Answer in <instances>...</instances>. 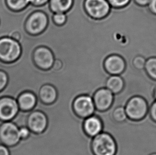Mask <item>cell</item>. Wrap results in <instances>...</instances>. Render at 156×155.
Segmentation results:
<instances>
[{"label":"cell","instance_id":"obj_1","mask_svg":"<svg viewBox=\"0 0 156 155\" xmlns=\"http://www.w3.org/2000/svg\"><path fill=\"white\" fill-rule=\"evenodd\" d=\"M91 147L95 155H115L117 151L116 141L107 132H101L94 136Z\"/></svg>","mask_w":156,"mask_h":155},{"label":"cell","instance_id":"obj_2","mask_svg":"<svg viewBox=\"0 0 156 155\" xmlns=\"http://www.w3.org/2000/svg\"><path fill=\"white\" fill-rule=\"evenodd\" d=\"M21 47L19 42L12 38H0V60L5 62H12L19 58Z\"/></svg>","mask_w":156,"mask_h":155},{"label":"cell","instance_id":"obj_3","mask_svg":"<svg viewBox=\"0 0 156 155\" xmlns=\"http://www.w3.org/2000/svg\"><path fill=\"white\" fill-rule=\"evenodd\" d=\"M125 109L129 119L140 120L146 115L149 107L145 99L136 96L131 98L128 101Z\"/></svg>","mask_w":156,"mask_h":155},{"label":"cell","instance_id":"obj_4","mask_svg":"<svg viewBox=\"0 0 156 155\" xmlns=\"http://www.w3.org/2000/svg\"><path fill=\"white\" fill-rule=\"evenodd\" d=\"M48 25V18L45 13L37 11L32 13L26 21L27 32L33 35L42 33Z\"/></svg>","mask_w":156,"mask_h":155},{"label":"cell","instance_id":"obj_5","mask_svg":"<svg viewBox=\"0 0 156 155\" xmlns=\"http://www.w3.org/2000/svg\"><path fill=\"white\" fill-rule=\"evenodd\" d=\"M73 109L76 115L83 119L93 115L96 110L93 97L87 95L77 97L74 100Z\"/></svg>","mask_w":156,"mask_h":155},{"label":"cell","instance_id":"obj_6","mask_svg":"<svg viewBox=\"0 0 156 155\" xmlns=\"http://www.w3.org/2000/svg\"><path fill=\"white\" fill-rule=\"evenodd\" d=\"M84 6L88 15L97 19L106 17L112 8L107 0H85Z\"/></svg>","mask_w":156,"mask_h":155},{"label":"cell","instance_id":"obj_7","mask_svg":"<svg viewBox=\"0 0 156 155\" xmlns=\"http://www.w3.org/2000/svg\"><path fill=\"white\" fill-rule=\"evenodd\" d=\"M0 138L5 145L16 146L21 140L19 127L14 123H5L0 128Z\"/></svg>","mask_w":156,"mask_h":155},{"label":"cell","instance_id":"obj_8","mask_svg":"<svg viewBox=\"0 0 156 155\" xmlns=\"http://www.w3.org/2000/svg\"><path fill=\"white\" fill-rule=\"evenodd\" d=\"M48 123L47 115L43 112L40 111H30L27 126L30 131L36 133L44 132L48 126Z\"/></svg>","mask_w":156,"mask_h":155},{"label":"cell","instance_id":"obj_9","mask_svg":"<svg viewBox=\"0 0 156 155\" xmlns=\"http://www.w3.org/2000/svg\"><path fill=\"white\" fill-rule=\"evenodd\" d=\"M19 111L17 100L10 97L0 99V119L9 121L15 118Z\"/></svg>","mask_w":156,"mask_h":155},{"label":"cell","instance_id":"obj_10","mask_svg":"<svg viewBox=\"0 0 156 155\" xmlns=\"http://www.w3.org/2000/svg\"><path fill=\"white\" fill-rule=\"evenodd\" d=\"M33 57L36 65L42 69H50L55 61V57L52 51L44 46L36 48L34 50Z\"/></svg>","mask_w":156,"mask_h":155},{"label":"cell","instance_id":"obj_11","mask_svg":"<svg viewBox=\"0 0 156 155\" xmlns=\"http://www.w3.org/2000/svg\"><path fill=\"white\" fill-rule=\"evenodd\" d=\"M114 94L107 88L98 90L93 97L95 109L99 111H105L112 106L114 101Z\"/></svg>","mask_w":156,"mask_h":155},{"label":"cell","instance_id":"obj_12","mask_svg":"<svg viewBox=\"0 0 156 155\" xmlns=\"http://www.w3.org/2000/svg\"><path fill=\"white\" fill-rule=\"evenodd\" d=\"M106 71L111 75H120L126 67V63L122 57L118 55H112L105 61Z\"/></svg>","mask_w":156,"mask_h":155},{"label":"cell","instance_id":"obj_13","mask_svg":"<svg viewBox=\"0 0 156 155\" xmlns=\"http://www.w3.org/2000/svg\"><path fill=\"white\" fill-rule=\"evenodd\" d=\"M83 127L87 135L92 138L103 131V124L101 120L94 114L85 119Z\"/></svg>","mask_w":156,"mask_h":155},{"label":"cell","instance_id":"obj_14","mask_svg":"<svg viewBox=\"0 0 156 155\" xmlns=\"http://www.w3.org/2000/svg\"><path fill=\"white\" fill-rule=\"evenodd\" d=\"M17 102L20 110L23 111H30L35 107L37 98L34 93L30 91H25L19 95Z\"/></svg>","mask_w":156,"mask_h":155},{"label":"cell","instance_id":"obj_15","mask_svg":"<svg viewBox=\"0 0 156 155\" xmlns=\"http://www.w3.org/2000/svg\"><path fill=\"white\" fill-rule=\"evenodd\" d=\"M39 96L42 102L46 104H51L56 101L58 93L54 86L51 84H45L41 88Z\"/></svg>","mask_w":156,"mask_h":155},{"label":"cell","instance_id":"obj_16","mask_svg":"<svg viewBox=\"0 0 156 155\" xmlns=\"http://www.w3.org/2000/svg\"><path fill=\"white\" fill-rule=\"evenodd\" d=\"M49 2L53 12L66 13L72 8L73 0H49Z\"/></svg>","mask_w":156,"mask_h":155},{"label":"cell","instance_id":"obj_17","mask_svg":"<svg viewBox=\"0 0 156 155\" xmlns=\"http://www.w3.org/2000/svg\"><path fill=\"white\" fill-rule=\"evenodd\" d=\"M124 87V81L119 75H112L107 81L106 88L114 94H118Z\"/></svg>","mask_w":156,"mask_h":155},{"label":"cell","instance_id":"obj_18","mask_svg":"<svg viewBox=\"0 0 156 155\" xmlns=\"http://www.w3.org/2000/svg\"><path fill=\"white\" fill-rule=\"evenodd\" d=\"M107 111L112 115V119L117 122L124 121L128 117L124 106L114 107L112 106Z\"/></svg>","mask_w":156,"mask_h":155},{"label":"cell","instance_id":"obj_19","mask_svg":"<svg viewBox=\"0 0 156 155\" xmlns=\"http://www.w3.org/2000/svg\"><path fill=\"white\" fill-rule=\"evenodd\" d=\"M6 3L11 10L18 11L26 8L30 3V0H6Z\"/></svg>","mask_w":156,"mask_h":155},{"label":"cell","instance_id":"obj_20","mask_svg":"<svg viewBox=\"0 0 156 155\" xmlns=\"http://www.w3.org/2000/svg\"><path fill=\"white\" fill-rule=\"evenodd\" d=\"M144 69L150 77L156 80V57H151L147 60Z\"/></svg>","mask_w":156,"mask_h":155},{"label":"cell","instance_id":"obj_21","mask_svg":"<svg viewBox=\"0 0 156 155\" xmlns=\"http://www.w3.org/2000/svg\"><path fill=\"white\" fill-rule=\"evenodd\" d=\"M53 19L55 23L58 25H63L66 21L67 17L65 13H54Z\"/></svg>","mask_w":156,"mask_h":155},{"label":"cell","instance_id":"obj_22","mask_svg":"<svg viewBox=\"0 0 156 155\" xmlns=\"http://www.w3.org/2000/svg\"><path fill=\"white\" fill-rule=\"evenodd\" d=\"M146 60L144 57L139 55L135 57L133 60V64L137 69L141 70L144 69L146 64Z\"/></svg>","mask_w":156,"mask_h":155},{"label":"cell","instance_id":"obj_23","mask_svg":"<svg viewBox=\"0 0 156 155\" xmlns=\"http://www.w3.org/2000/svg\"><path fill=\"white\" fill-rule=\"evenodd\" d=\"M131 0H107L110 5L113 8H122L129 4Z\"/></svg>","mask_w":156,"mask_h":155},{"label":"cell","instance_id":"obj_24","mask_svg":"<svg viewBox=\"0 0 156 155\" xmlns=\"http://www.w3.org/2000/svg\"><path fill=\"white\" fill-rule=\"evenodd\" d=\"M8 82V77L6 73L0 70V91L5 88Z\"/></svg>","mask_w":156,"mask_h":155},{"label":"cell","instance_id":"obj_25","mask_svg":"<svg viewBox=\"0 0 156 155\" xmlns=\"http://www.w3.org/2000/svg\"><path fill=\"white\" fill-rule=\"evenodd\" d=\"M30 130L27 126H23L19 128V134L21 138V140H24L28 138L30 134Z\"/></svg>","mask_w":156,"mask_h":155},{"label":"cell","instance_id":"obj_26","mask_svg":"<svg viewBox=\"0 0 156 155\" xmlns=\"http://www.w3.org/2000/svg\"><path fill=\"white\" fill-rule=\"evenodd\" d=\"M150 115L152 118V119L156 122V99L154 102L152 103L151 107L149 108Z\"/></svg>","mask_w":156,"mask_h":155},{"label":"cell","instance_id":"obj_27","mask_svg":"<svg viewBox=\"0 0 156 155\" xmlns=\"http://www.w3.org/2000/svg\"><path fill=\"white\" fill-rule=\"evenodd\" d=\"M62 67V63L60 61V60L56 57H55V61L54 63L53 64V68H54L55 70H59L61 69V67Z\"/></svg>","mask_w":156,"mask_h":155},{"label":"cell","instance_id":"obj_28","mask_svg":"<svg viewBox=\"0 0 156 155\" xmlns=\"http://www.w3.org/2000/svg\"><path fill=\"white\" fill-rule=\"evenodd\" d=\"M49 1V0H30V3L35 6H41Z\"/></svg>","mask_w":156,"mask_h":155},{"label":"cell","instance_id":"obj_29","mask_svg":"<svg viewBox=\"0 0 156 155\" xmlns=\"http://www.w3.org/2000/svg\"><path fill=\"white\" fill-rule=\"evenodd\" d=\"M148 6L152 12L156 14V0H150Z\"/></svg>","mask_w":156,"mask_h":155},{"label":"cell","instance_id":"obj_30","mask_svg":"<svg viewBox=\"0 0 156 155\" xmlns=\"http://www.w3.org/2000/svg\"><path fill=\"white\" fill-rule=\"evenodd\" d=\"M0 155H10L8 149L2 145H0Z\"/></svg>","mask_w":156,"mask_h":155},{"label":"cell","instance_id":"obj_31","mask_svg":"<svg viewBox=\"0 0 156 155\" xmlns=\"http://www.w3.org/2000/svg\"><path fill=\"white\" fill-rule=\"evenodd\" d=\"M135 2L140 5H147L149 3L150 0H134Z\"/></svg>","mask_w":156,"mask_h":155},{"label":"cell","instance_id":"obj_32","mask_svg":"<svg viewBox=\"0 0 156 155\" xmlns=\"http://www.w3.org/2000/svg\"><path fill=\"white\" fill-rule=\"evenodd\" d=\"M154 98H155V99H156V89L155 90V91H154Z\"/></svg>","mask_w":156,"mask_h":155},{"label":"cell","instance_id":"obj_33","mask_svg":"<svg viewBox=\"0 0 156 155\" xmlns=\"http://www.w3.org/2000/svg\"><path fill=\"white\" fill-rule=\"evenodd\" d=\"M150 155H156V153H152V154H151Z\"/></svg>","mask_w":156,"mask_h":155},{"label":"cell","instance_id":"obj_34","mask_svg":"<svg viewBox=\"0 0 156 155\" xmlns=\"http://www.w3.org/2000/svg\"><path fill=\"white\" fill-rule=\"evenodd\" d=\"M116 154H117V153H116ZM117 155H118V154H117Z\"/></svg>","mask_w":156,"mask_h":155},{"label":"cell","instance_id":"obj_35","mask_svg":"<svg viewBox=\"0 0 156 155\" xmlns=\"http://www.w3.org/2000/svg\"><path fill=\"white\" fill-rule=\"evenodd\" d=\"M118 155H119V154H118Z\"/></svg>","mask_w":156,"mask_h":155},{"label":"cell","instance_id":"obj_36","mask_svg":"<svg viewBox=\"0 0 156 155\" xmlns=\"http://www.w3.org/2000/svg\"><path fill=\"white\" fill-rule=\"evenodd\" d=\"M117 154H118V153H117Z\"/></svg>","mask_w":156,"mask_h":155}]
</instances>
